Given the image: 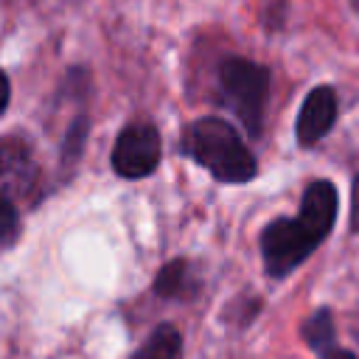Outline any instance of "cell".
Returning <instances> with one entry per match:
<instances>
[{
	"label": "cell",
	"instance_id": "9",
	"mask_svg": "<svg viewBox=\"0 0 359 359\" xmlns=\"http://www.w3.org/2000/svg\"><path fill=\"white\" fill-rule=\"evenodd\" d=\"M14 233H17V208L6 196H0V244L14 238Z\"/></svg>",
	"mask_w": 359,
	"mask_h": 359
},
{
	"label": "cell",
	"instance_id": "10",
	"mask_svg": "<svg viewBox=\"0 0 359 359\" xmlns=\"http://www.w3.org/2000/svg\"><path fill=\"white\" fill-rule=\"evenodd\" d=\"M8 98H11V87H8V79H6V73L0 70V115L6 112V107H8Z\"/></svg>",
	"mask_w": 359,
	"mask_h": 359
},
{
	"label": "cell",
	"instance_id": "13",
	"mask_svg": "<svg viewBox=\"0 0 359 359\" xmlns=\"http://www.w3.org/2000/svg\"><path fill=\"white\" fill-rule=\"evenodd\" d=\"M351 3H353V8H356V11H359V0H351Z\"/></svg>",
	"mask_w": 359,
	"mask_h": 359
},
{
	"label": "cell",
	"instance_id": "5",
	"mask_svg": "<svg viewBox=\"0 0 359 359\" xmlns=\"http://www.w3.org/2000/svg\"><path fill=\"white\" fill-rule=\"evenodd\" d=\"M337 121V95L331 87H314L297 115V140L303 146H311L328 135V129Z\"/></svg>",
	"mask_w": 359,
	"mask_h": 359
},
{
	"label": "cell",
	"instance_id": "8",
	"mask_svg": "<svg viewBox=\"0 0 359 359\" xmlns=\"http://www.w3.org/2000/svg\"><path fill=\"white\" fill-rule=\"evenodd\" d=\"M185 280H188V266H185L182 261H174V264H168V266L157 275L154 289H157L160 294H180V292L185 289Z\"/></svg>",
	"mask_w": 359,
	"mask_h": 359
},
{
	"label": "cell",
	"instance_id": "4",
	"mask_svg": "<svg viewBox=\"0 0 359 359\" xmlns=\"http://www.w3.org/2000/svg\"><path fill=\"white\" fill-rule=\"evenodd\" d=\"M160 163V132L151 123H129L112 149V168L126 180L151 174Z\"/></svg>",
	"mask_w": 359,
	"mask_h": 359
},
{
	"label": "cell",
	"instance_id": "1",
	"mask_svg": "<svg viewBox=\"0 0 359 359\" xmlns=\"http://www.w3.org/2000/svg\"><path fill=\"white\" fill-rule=\"evenodd\" d=\"M337 216V191L328 180L306 188L294 219H275L261 233V255L269 275L280 278L309 258V252L328 236Z\"/></svg>",
	"mask_w": 359,
	"mask_h": 359
},
{
	"label": "cell",
	"instance_id": "12",
	"mask_svg": "<svg viewBox=\"0 0 359 359\" xmlns=\"http://www.w3.org/2000/svg\"><path fill=\"white\" fill-rule=\"evenodd\" d=\"M3 171H6V151L0 149V174H3Z\"/></svg>",
	"mask_w": 359,
	"mask_h": 359
},
{
	"label": "cell",
	"instance_id": "2",
	"mask_svg": "<svg viewBox=\"0 0 359 359\" xmlns=\"http://www.w3.org/2000/svg\"><path fill=\"white\" fill-rule=\"evenodd\" d=\"M182 151L222 182H247L258 165L236 129L222 118H199L185 129Z\"/></svg>",
	"mask_w": 359,
	"mask_h": 359
},
{
	"label": "cell",
	"instance_id": "3",
	"mask_svg": "<svg viewBox=\"0 0 359 359\" xmlns=\"http://www.w3.org/2000/svg\"><path fill=\"white\" fill-rule=\"evenodd\" d=\"M219 90L222 104H227L238 115V121L252 135H258L269 90V70L250 59H227L219 67Z\"/></svg>",
	"mask_w": 359,
	"mask_h": 359
},
{
	"label": "cell",
	"instance_id": "11",
	"mask_svg": "<svg viewBox=\"0 0 359 359\" xmlns=\"http://www.w3.org/2000/svg\"><path fill=\"white\" fill-rule=\"evenodd\" d=\"M351 222H353V230H359V177L353 182V213H351Z\"/></svg>",
	"mask_w": 359,
	"mask_h": 359
},
{
	"label": "cell",
	"instance_id": "6",
	"mask_svg": "<svg viewBox=\"0 0 359 359\" xmlns=\"http://www.w3.org/2000/svg\"><path fill=\"white\" fill-rule=\"evenodd\" d=\"M303 334H306V339H309L311 351H317V353H320V359H356L353 353H348L345 348H339V345H337L328 311H317V314L303 325Z\"/></svg>",
	"mask_w": 359,
	"mask_h": 359
},
{
	"label": "cell",
	"instance_id": "7",
	"mask_svg": "<svg viewBox=\"0 0 359 359\" xmlns=\"http://www.w3.org/2000/svg\"><path fill=\"white\" fill-rule=\"evenodd\" d=\"M180 331L174 325H160L151 331V337L140 345V351L132 359H177L180 356Z\"/></svg>",
	"mask_w": 359,
	"mask_h": 359
}]
</instances>
